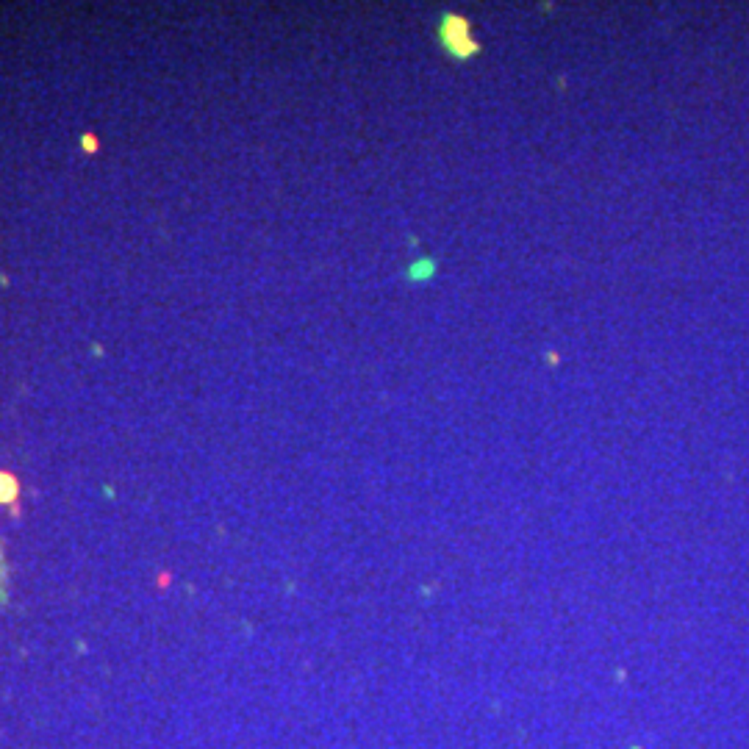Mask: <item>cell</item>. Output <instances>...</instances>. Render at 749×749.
Wrapping results in <instances>:
<instances>
[{"label": "cell", "mask_w": 749, "mask_h": 749, "mask_svg": "<svg viewBox=\"0 0 749 749\" xmlns=\"http://www.w3.org/2000/svg\"><path fill=\"white\" fill-rule=\"evenodd\" d=\"M441 39H444L447 50H452V53L461 56V58H466V56L474 50L472 39H469V25H466L461 17H447V20H444Z\"/></svg>", "instance_id": "obj_1"}, {"label": "cell", "mask_w": 749, "mask_h": 749, "mask_svg": "<svg viewBox=\"0 0 749 749\" xmlns=\"http://www.w3.org/2000/svg\"><path fill=\"white\" fill-rule=\"evenodd\" d=\"M430 272H433V264H430V261H419V264L411 266V278H414V281H428Z\"/></svg>", "instance_id": "obj_2"}]
</instances>
